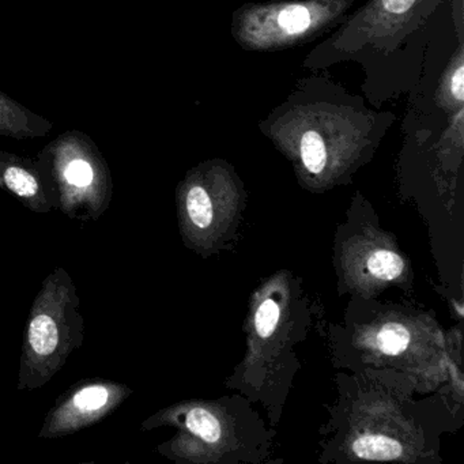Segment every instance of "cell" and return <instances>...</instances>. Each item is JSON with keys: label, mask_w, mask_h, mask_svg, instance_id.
I'll return each instance as SVG.
<instances>
[{"label": "cell", "mask_w": 464, "mask_h": 464, "mask_svg": "<svg viewBox=\"0 0 464 464\" xmlns=\"http://www.w3.org/2000/svg\"><path fill=\"white\" fill-rule=\"evenodd\" d=\"M85 339L81 298L69 271L55 267L42 282L24 334L18 391L44 387Z\"/></svg>", "instance_id": "obj_1"}, {"label": "cell", "mask_w": 464, "mask_h": 464, "mask_svg": "<svg viewBox=\"0 0 464 464\" xmlns=\"http://www.w3.org/2000/svg\"><path fill=\"white\" fill-rule=\"evenodd\" d=\"M36 160L53 184L56 210L81 222L97 221L107 213L113 197L112 173L88 134L64 131L43 148Z\"/></svg>", "instance_id": "obj_2"}, {"label": "cell", "mask_w": 464, "mask_h": 464, "mask_svg": "<svg viewBox=\"0 0 464 464\" xmlns=\"http://www.w3.org/2000/svg\"><path fill=\"white\" fill-rule=\"evenodd\" d=\"M131 393L129 385L115 380H82L58 399L37 437L61 439L85 430L112 415Z\"/></svg>", "instance_id": "obj_3"}, {"label": "cell", "mask_w": 464, "mask_h": 464, "mask_svg": "<svg viewBox=\"0 0 464 464\" xmlns=\"http://www.w3.org/2000/svg\"><path fill=\"white\" fill-rule=\"evenodd\" d=\"M0 189L34 214H50L58 208L50 178L36 159L0 150Z\"/></svg>", "instance_id": "obj_4"}, {"label": "cell", "mask_w": 464, "mask_h": 464, "mask_svg": "<svg viewBox=\"0 0 464 464\" xmlns=\"http://www.w3.org/2000/svg\"><path fill=\"white\" fill-rule=\"evenodd\" d=\"M53 129V121L0 91V137L37 140L47 137Z\"/></svg>", "instance_id": "obj_5"}, {"label": "cell", "mask_w": 464, "mask_h": 464, "mask_svg": "<svg viewBox=\"0 0 464 464\" xmlns=\"http://www.w3.org/2000/svg\"><path fill=\"white\" fill-rule=\"evenodd\" d=\"M355 455L366 460H393L401 455V445L396 440L380 434L361 436L353 444Z\"/></svg>", "instance_id": "obj_6"}, {"label": "cell", "mask_w": 464, "mask_h": 464, "mask_svg": "<svg viewBox=\"0 0 464 464\" xmlns=\"http://www.w3.org/2000/svg\"><path fill=\"white\" fill-rule=\"evenodd\" d=\"M184 425L191 433L197 434L208 442H217L221 439V425L218 420L206 409L195 407L184 415Z\"/></svg>", "instance_id": "obj_7"}, {"label": "cell", "mask_w": 464, "mask_h": 464, "mask_svg": "<svg viewBox=\"0 0 464 464\" xmlns=\"http://www.w3.org/2000/svg\"><path fill=\"white\" fill-rule=\"evenodd\" d=\"M186 208L189 221L199 229H206L213 221V205L203 187L194 186L189 188L186 197Z\"/></svg>", "instance_id": "obj_8"}, {"label": "cell", "mask_w": 464, "mask_h": 464, "mask_svg": "<svg viewBox=\"0 0 464 464\" xmlns=\"http://www.w3.org/2000/svg\"><path fill=\"white\" fill-rule=\"evenodd\" d=\"M301 157L304 165L311 173L322 172L327 162L324 140L316 131H306L301 140Z\"/></svg>", "instance_id": "obj_9"}, {"label": "cell", "mask_w": 464, "mask_h": 464, "mask_svg": "<svg viewBox=\"0 0 464 464\" xmlns=\"http://www.w3.org/2000/svg\"><path fill=\"white\" fill-rule=\"evenodd\" d=\"M368 268L377 278L392 281L403 271V260L393 252L380 249L369 257Z\"/></svg>", "instance_id": "obj_10"}, {"label": "cell", "mask_w": 464, "mask_h": 464, "mask_svg": "<svg viewBox=\"0 0 464 464\" xmlns=\"http://www.w3.org/2000/svg\"><path fill=\"white\" fill-rule=\"evenodd\" d=\"M410 343V333L399 323H388L379 333L377 344L384 354H401Z\"/></svg>", "instance_id": "obj_11"}, {"label": "cell", "mask_w": 464, "mask_h": 464, "mask_svg": "<svg viewBox=\"0 0 464 464\" xmlns=\"http://www.w3.org/2000/svg\"><path fill=\"white\" fill-rule=\"evenodd\" d=\"M278 24L287 34H301L311 25V14L304 6H289L281 12Z\"/></svg>", "instance_id": "obj_12"}, {"label": "cell", "mask_w": 464, "mask_h": 464, "mask_svg": "<svg viewBox=\"0 0 464 464\" xmlns=\"http://www.w3.org/2000/svg\"><path fill=\"white\" fill-rule=\"evenodd\" d=\"M279 317H281V311L278 304L273 300H266L257 309L256 317H255L257 334L262 338H268L276 331Z\"/></svg>", "instance_id": "obj_13"}, {"label": "cell", "mask_w": 464, "mask_h": 464, "mask_svg": "<svg viewBox=\"0 0 464 464\" xmlns=\"http://www.w3.org/2000/svg\"><path fill=\"white\" fill-rule=\"evenodd\" d=\"M415 0H382V6L393 14H401L414 5Z\"/></svg>", "instance_id": "obj_14"}, {"label": "cell", "mask_w": 464, "mask_h": 464, "mask_svg": "<svg viewBox=\"0 0 464 464\" xmlns=\"http://www.w3.org/2000/svg\"><path fill=\"white\" fill-rule=\"evenodd\" d=\"M464 67L460 66L456 70L455 74L452 77V93L456 97L458 102H463L464 100Z\"/></svg>", "instance_id": "obj_15"}]
</instances>
